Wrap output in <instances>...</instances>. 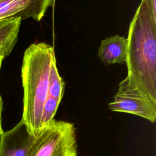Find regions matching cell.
Listing matches in <instances>:
<instances>
[{"label": "cell", "instance_id": "52a82bcc", "mask_svg": "<svg viewBox=\"0 0 156 156\" xmlns=\"http://www.w3.org/2000/svg\"><path fill=\"white\" fill-rule=\"evenodd\" d=\"M128 40L127 38L116 35L101 41L98 55L105 65L126 63Z\"/></svg>", "mask_w": 156, "mask_h": 156}, {"label": "cell", "instance_id": "277c9868", "mask_svg": "<svg viewBox=\"0 0 156 156\" xmlns=\"http://www.w3.org/2000/svg\"><path fill=\"white\" fill-rule=\"evenodd\" d=\"M108 108L113 112L133 114L152 123L156 118V102L144 94L127 76L119 83Z\"/></svg>", "mask_w": 156, "mask_h": 156}, {"label": "cell", "instance_id": "ba28073f", "mask_svg": "<svg viewBox=\"0 0 156 156\" xmlns=\"http://www.w3.org/2000/svg\"><path fill=\"white\" fill-rule=\"evenodd\" d=\"M20 18H9L0 20V55H9L15 45L21 23Z\"/></svg>", "mask_w": 156, "mask_h": 156}, {"label": "cell", "instance_id": "30bf717a", "mask_svg": "<svg viewBox=\"0 0 156 156\" xmlns=\"http://www.w3.org/2000/svg\"><path fill=\"white\" fill-rule=\"evenodd\" d=\"M60 102L53 98L48 96L43 107L41 115L42 128L54 119Z\"/></svg>", "mask_w": 156, "mask_h": 156}, {"label": "cell", "instance_id": "8992f818", "mask_svg": "<svg viewBox=\"0 0 156 156\" xmlns=\"http://www.w3.org/2000/svg\"><path fill=\"white\" fill-rule=\"evenodd\" d=\"M34 138L21 119L10 130L0 133V156H27Z\"/></svg>", "mask_w": 156, "mask_h": 156}, {"label": "cell", "instance_id": "7c38bea8", "mask_svg": "<svg viewBox=\"0 0 156 156\" xmlns=\"http://www.w3.org/2000/svg\"><path fill=\"white\" fill-rule=\"evenodd\" d=\"M2 100L0 95V133L3 130L2 129Z\"/></svg>", "mask_w": 156, "mask_h": 156}, {"label": "cell", "instance_id": "7a4b0ae2", "mask_svg": "<svg viewBox=\"0 0 156 156\" xmlns=\"http://www.w3.org/2000/svg\"><path fill=\"white\" fill-rule=\"evenodd\" d=\"M55 58L53 47L44 42L32 44L24 54L21 67L24 90L21 119L34 136L42 129L43 107L48 96L49 71Z\"/></svg>", "mask_w": 156, "mask_h": 156}, {"label": "cell", "instance_id": "9c48e42d", "mask_svg": "<svg viewBox=\"0 0 156 156\" xmlns=\"http://www.w3.org/2000/svg\"><path fill=\"white\" fill-rule=\"evenodd\" d=\"M64 88L65 83L58 74L55 58L51 63L49 71L48 96L60 102L63 96Z\"/></svg>", "mask_w": 156, "mask_h": 156}, {"label": "cell", "instance_id": "8fae6325", "mask_svg": "<svg viewBox=\"0 0 156 156\" xmlns=\"http://www.w3.org/2000/svg\"><path fill=\"white\" fill-rule=\"evenodd\" d=\"M148 6L153 19L156 21V0H143Z\"/></svg>", "mask_w": 156, "mask_h": 156}, {"label": "cell", "instance_id": "6da1fadb", "mask_svg": "<svg viewBox=\"0 0 156 156\" xmlns=\"http://www.w3.org/2000/svg\"><path fill=\"white\" fill-rule=\"evenodd\" d=\"M127 38V76L156 102V21L143 0L130 24Z\"/></svg>", "mask_w": 156, "mask_h": 156}, {"label": "cell", "instance_id": "3957f363", "mask_svg": "<svg viewBox=\"0 0 156 156\" xmlns=\"http://www.w3.org/2000/svg\"><path fill=\"white\" fill-rule=\"evenodd\" d=\"M73 123L53 119L35 136L27 156H77Z\"/></svg>", "mask_w": 156, "mask_h": 156}, {"label": "cell", "instance_id": "4fadbf2b", "mask_svg": "<svg viewBox=\"0 0 156 156\" xmlns=\"http://www.w3.org/2000/svg\"><path fill=\"white\" fill-rule=\"evenodd\" d=\"M4 58V57L2 55H0V69H1V65H2V60H3Z\"/></svg>", "mask_w": 156, "mask_h": 156}, {"label": "cell", "instance_id": "5b68a950", "mask_svg": "<svg viewBox=\"0 0 156 156\" xmlns=\"http://www.w3.org/2000/svg\"><path fill=\"white\" fill-rule=\"evenodd\" d=\"M53 3L54 0H0V20L32 18L40 21Z\"/></svg>", "mask_w": 156, "mask_h": 156}]
</instances>
